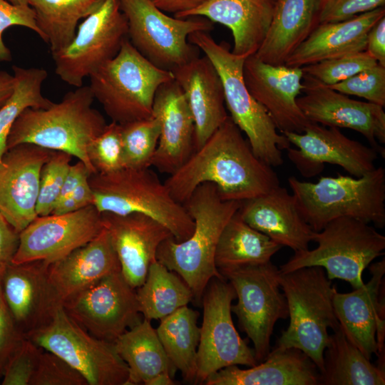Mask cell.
I'll use <instances>...</instances> for the list:
<instances>
[{
    "label": "cell",
    "mask_w": 385,
    "mask_h": 385,
    "mask_svg": "<svg viewBox=\"0 0 385 385\" xmlns=\"http://www.w3.org/2000/svg\"><path fill=\"white\" fill-rule=\"evenodd\" d=\"M282 247L243 220L238 210L220 236L215 263L218 271L265 264Z\"/></svg>",
    "instance_id": "cell-34"
},
{
    "label": "cell",
    "mask_w": 385,
    "mask_h": 385,
    "mask_svg": "<svg viewBox=\"0 0 385 385\" xmlns=\"http://www.w3.org/2000/svg\"><path fill=\"white\" fill-rule=\"evenodd\" d=\"M30 385H88L84 376L57 354L43 349Z\"/></svg>",
    "instance_id": "cell-44"
},
{
    "label": "cell",
    "mask_w": 385,
    "mask_h": 385,
    "mask_svg": "<svg viewBox=\"0 0 385 385\" xmlns=\"http://www.w3.org/2000/svg\"><path fill=\"white\" fill-rule=\"evenodd\" d=\"M103 227L102 213L93 205L69 213L37 216L19 232L12 263H54L93 240Z\"/></svg>",
    "instance_id": "cell-16"
},
{
    "label": "cell",
    "mask_w": 385,
    "mask_h": 385,
    "mask_svg": "<svg viewBox=\"0 0 385 385\" xmlns=\"http://www.w3.org/2000/svg\"><path fill=\"white\" fill-rule=\"evenodd\" d=\"M103 0H30L42 39L51 53L58 51L74 38L79 20L96 11Z\"/></svg>",
    "instance_id": "cell-36"
},
{
    "label": "cell",
    "mask_w": 385,
    "mask_h": 385,
    "mask_svg": "<svg viewBox=\"0 0 385 385\" xmlns=\"http://www.w3.org/2000/svg\"><path fill=\"white\" fill-rule=\"evenodd\" d=\"M385 0H321L319 24L342 21L379 7Z\"/></svg>",
    "instance_id": "cell-47"
},
{
    "label": "cell",
    "mask_w": 385,
    "mask_h": 385,
    "mask_svg": "<svg viewBox=\"0 0 385 385\" xmlns=\"http://www.w3.org/2000/svg\"><path fill=\"white\" fill-rule=\"evenodd\" d=\"M90 205H93V195L88 178L79 184L68 196L59 201L51 214L69 213Z\"/></svg>",
    "instance_id": "cell-50"
},
{
    "label": "cell",
    "mask_w": 385,
    "mask_h": 385,
    "mask_svg": "<svg viewBox=\"0 0 385 385\" xmlns=\"http://www.w3.org/2000/svg\"><path fill=\"white\" fill-rule=\"evenodd\" d=\"M236 294L222 278H213L202 296L203 316L197 351L195 384L232 365L257 364L253 349L237 332L232 318V302Z\"/></svg>",
    "instance_id": "cell-13"
},
{
    "label": "cell",
    "mask_w": 385,
    "mask_h": 385,
    "mask_svg": "<svg viewBox=\"0 0 385 385\" xmlns=\"http://www.w3.org/2000/svg\"><path fill=\"white\" fill-rule=\"evenodd\" d=\"M6 1L14 4L29 5L30 0H6Z\"/></svg>",
    "instance_id": "cell-56"
},
{
    "label": "cell",
    "mask_w": 385,
    "mask_h": 385,
    "mask_svg": "<svg viewBox=\"0 0 385 385\" xmlns=\"http://www.w3.org/2000/svg\"><path fill=\"white\" fill-rule=\"evenodd\" d=\"M329 87L345 95L361 97L368 102L384 107L385 66L378 63Z\"/></svg>",
    "instance_id": "cell-43"
},
{
    "label": "cell",
    "mask_w": 385,
    "mask_h": 385,
    "mask_svg": "<svg viewBox=\"0 0 385 385\" xmlns=\"http://www.w3.org/2000/svg\"><path fill=\"white\" fill-rule=\"evenodd\" d=\"M160 134L153 116L121 125L123 168H150Z\"/></svg>",
    "instance_id": "cell-39"
},
{
    "label": "cell",
    "mask_w": 385,
    "mask_h": 385,
    "mask_svg": "<svg viewBox=\"0 0 385 385\" xmlns=\"http://www.w3.org/2000/svg\"><path fill=\"white\" fill-rule=\"evenodd\" d=\"M50 265L41 260L11 263L0 281L5 302L25 337L48 324L62 305L50 279Z\"/></svg>",
    "instance_id": "cell-22"
},
{
    "label": "cell",
    "mask_w": 385,
    "mask_h": 385,
    "mask_svg": "<svg viewBox=\"0 0 385 385\" xmlns=\"http://www.w3.org/2000/svg\"><path fill=\"white\" fill-rule=\"evenodd\" d=\"M67 361L88 385H127L128 368L114 343L96 338L75 322L62 305L45 327L26 336Z\"/></svg>",
    "instance_id": "cell-12"
},
{
    "label": "cell",
    "mask_w": 385,
    "mask_h": 385,
    "mask_svg": "<svg viewBox=\"0 0 385 385\" xmlns=\"http://www.w3.org/2000/svg\"><path fill=\"white\" fill-rule=\"evenodd\" d=\"M72 157L67 153L53 151L43 165L36 206L37 216L51 214L58 202Z\"/></svg>",
    "instance_id": "cell-41"
},
{
    "label": "cell",
    "mask_w": 385,
    "mask_h": 385,
    "mask_svg": "<svg viewBox=\"0 0 385 385\" xmlns=\"http://www.w3.org/2000/svg\"><path fill=\"white\" fill-rule=\"evenodd\" d=\"M242 74L249 92L282 134L301 133L311 123L297 103L303 88L302 68L273 66L252 55L244 62Z\"/></svg>",
    "instance_id": "cell-21"
},
{
    "label": "cell",
    "mask_w": 385,
    "mask_h": 385,
    "mask_svg": "<svg viewBox=\"0 0 385 385\" xmlns=\"http://www.w3.org/2000/svg\"><path fill=\"white\" fill-rule=\"evenodd\" d=\"M87 155L96 173L123 168L121 125L112 121L88 145Z\"/></svg>",
    "instance_id": "cell-42"
},
{
    "label": "cell",
    "mask_w": 385,
    "mask_h": 385,
    "mask_svg": "<svg viewBox=\"0 0 385 385\" xmlns=\"http://www.w3.org/2000/svg\"><path fill=\"white\" fill-rule=\"evenodd\" d=\"M282 134L297 147L288 148L287 156L305 178L319 174L325 163L339 165L356 178L376 168L378 150L349 138L338 128L311 122L301 133Z\"/></svg>",
    "instance_id": "cell-17"
},
{
    "label": "cell",
    "mask_w": 385,
    "mask_h": 385,
    "mask_svg": "<svg viewBox=\"0 0 385 385\" xmlns=\"http://www.w3.org/2000/svg\"><path fill=\"white\" fill-rule=\"evenodd\" d=\"M304 93L297 103L312 123L328 127L346 128L361 133L372 148L380 153L379 145L385 143V112L384 107L354 100L303 75Z\"/></svg>",
    "instance_id": "cell-19"
},
{
    "label": "cell",
    "mask_w": 385,
    "mask_h": 385,
    "mask_svg": "<svg viewBox=\"0 0 385 385\" xmlns=\"http://www.w3.org/2000/svg\"><path fill=\"white\" fill-rule=\"evenodd\" d=\"M24 338L5 302L0 282V379L9 360Z\"/></svg>",
    "instance_id": "cell-48"
},
{
    "label": "cell",
    "mask_w": 385,
    "mask_h": 385,
    "mask_svg": "<svg viewBox=\"0 0 385 385\" xmlns=\"http://www.w3.org/2000/svg\"><path fill=\"white\" fill-rule=\"evenodd\" d=\"M128 21V38L155 66L172 71L199 56V48L188 41L190 34L211 31L205 17L173 18L151 0H119Z\"/></svg>",
    "instance_id": "cell-10"
},
{
    "label": "cell",
    "mask_w": 385,
    "mask_h": 385,
    "mask_svg": "<svg viewBox=\"0 0 385 385\" xmlns=\"http://www.w3.org/2000/svg\"><path fill=\"white\" fill-rule=\"evenodd\" d=\"M365 51L379 64L385 66V16L369 31Z\"/></svg>",
    "instance_id": "cell-51"
},
{
    "label": "cell",
    "mask_w": 385,
    "mask_h": 385,
    "mask_svg": "<svg viewBox=\"0 0 385 385\" xmlns=\"http://www.w3.org/2000/svg\"><path fill=\"white\" fill-rule=\"evenodd\" d=\"M118 272H120V262L105 227L93 240L49 267L50 279L61 304Z\"/></svg>",
    "instance_id": "cell-29"
},
{
    "label": "cell",
    "mask_w": 385,
    "mask_h": 385,
    "mask_svg": "<svg viewBox=\"0 0 385 385\" xmlns=\"http://www.w3.org/2000/svg\"><path fill=\"white\" fill-rule=\"evenodd\" d=\"M188 39L202 50L215 67L222 83L230 117L245 133L255 155L271 167L281 165V151L291 144L284 135L277 132L267 111L249 92L242 74L247 57L234 54L227 43L216 42L206 31L194 32Z\"/></svg>",
    "instance_id": "cell-7"
},
{
    "label": "cell",
    "mask_w": 385,
    "mask_h": 385,
    "mask_svg": "<svg viewBox=\"0 0 385 385\" xmlns=\"http://www.w3.org/2000/svg\"><path fill=\"white\" fill-rule=\"evenodd\" d=\"M279 284L287 302L289 324L277 346L296 348L306 354L319 373L329 334L339 327L333 297L336 287L322 267H304L280 272Z\"/></svg>",
    "instance_id": "cell-5"
},
{
    "label": "cell",
    "mask_w": 385,
    "mask_h": 385,
    "mask_svg": "<svg viewBox=\"0 0 385 385\" xmlns=\"http://www.w3.org/2000/svg\"><path fill=\"white\" fill-rule=\"evenodd\" d=\"M14 87L0 107V160L7 150V139L15 121L27 108H46L52 101L43 96L42 86L48 76L41 68L12 67Z\"/></svg>",
    "instance_id": "cell-38"
},
{
    "label": "cell",
    "mask_w": 385,
    "mask_h": 385,
    "mask_svg": "<svg viewBox=\"0 0 385 385\" xmlns=\"http://www.w3.org/2000/svg\"><path fill=\"white\" fill-rule=\"evenodd\" d=\"M219 272L235 289L237 302L232 304V312L252 342L256 360L260 363L270 351L276 322L289 317L287 299L279 284V269L270 261Z\"/></svg>",
    "instance_id": "cell-11"
},
{
    "label": "cell",
    "mask_w": 385,
    "mask_h": 385,
    "mask_svg": "<svg viewBox=\"0 0 385 385\" xmlns=\"http://www.w3.org/2000/svg\"><path fill=\"white\" fill-rule=\"evenodd\" d=\"M378 63L366 51L351 53L302 68L304 75L329 86L374 66Z\"/></svg>",
    "instance_id": "cell-40"
},
{
    "label": "cell",
    "mask_w": 385,
    "mask_h": 385,
    "mask_svg": "<svg viewBox=\"0 0 385 385\" xmlns=\"http://www.w3.org/2000/svg\"><path fill=\"white\" fill-rule=\"evenodd\" d=\"M102 218L118 255L121 274L132 287L138 288L150 265L157 260L159 245L173 237L172 233L159 222L140 213L102 212Z\"/></svg>",
    "instance_id": "cell-23"
},
{
    "label": "cell",
    "mask_w": 385,
    "mask_h": 385,
    "mask_svg": "<svg viewBox=\"0 0 385 385\" xmlns=\"http://www.w3.org/2000/svg\"><path fill=\"white\" fill-rule=\"evenodd\" d=\"M277 0H207L175 18L202 16L230 29L234 40L232 52L248 57L255 54L265 38Z\"/></svg>",
    "instance_id": "cell-27"
},
{
    "label": "cell",
    "mask_w": 385,
    "mask_h": 385,
    "mask_svg": "<svg viewBox=\"0 0 385 385\" xmlns=\"http://www.w3.org/2000/svg\"><path fill=\"white\" fill-rule=\"evenodd\" d=\"M288 183L301 216L315 232L342 217L372 223L379 228L385 225V169L382 166L358 178L338 174L310 183L292 176Z\"/></svg>",
    "instance_id": "cell-4"
},
{
    "label": "cell",
    "mask_w": 385,
    "mask_h": 385,
    "mask_svg": "<svg viewBox=\"0 0 385 385\" xmlns=\"http://www.w3.org/2000/svg\"><path fill=\"white\" fill-rule=\"evenodd\" d=\"M43 349L24 338L9 360L3 376L2 385H30Z\"/></svg>",
    "instance_id": "cell-45"
},
{
    "label": "cell",
    "mask_w": 385,
    "mask_h": 385,
    "mask_svg": "<svg viewBox=\"0 0 385 385\" xmlns=\"http://www.w3.org/2000/svg\"><path fill=\"white\" fill-rule=\"evenodd\" d=\"M53 150L24 143L0 160V215L18 232L36 217L41 171Z\"/></svg>",
    "instance_id": "cell-20"
},
{
    "label": "cell",
    "mask_w": 385,
    "mask_h": 385,
    "mask_svg": "<svg viewBox=\"0 0 385 385\" xmlns=\"http://www.w3.org/2000/svg\"><path fill=\"white\" fill-rule=\"evenodd\" d=\"M91 174V171L81 160H78L75 164H71L57 203L68 196L79 184L88 179Z\"/></svg>",
    "instance_id": "cell-52"
},
{
    "label": "cell",
    "mask_w": 385,
    "mask_h": 385,
    "mask_svg": "<svg viewBox=\"0 0 385 385\" xmlns=\"http://www.w3.org/2000/svg\"><path fill=\"white\" fill-rule=\"evenodd\" d=\"M140 312L149 321L160 320L193 299L186 282L158 260L148 269L144 282L136 289Z\"/></svg>",
    "instance_id": "cell-37"
},
{
    "label": "cell",
    "mask_w": 385,
    "mask_h": 385,
    "mask_svg": "<svg viewBox=\"0 0 385 385\" xmlns=\"http://www.w3.org/2000/svg\"><path fill=\"white\" fill-rule=\"evenodd\" d=\"M321 0H277L265 40L254 54L260 61L283 66L319 24Z\"/></svg>",
    "instance_id": "cell-31"
},
{
    "label": "cell",
    "mask_w": 385,
    "mask_h": 385,
    "mask_svg": "<svg viewBox=\"0 0 385 385\" xmlns=\"http://www.w3.org/2000/svg\"><path fill=\"white\" fill-rule=\"evenodd\" d=\"M152 2L164 12L175 14L192 10L207 0H151Z\"/></svg>",
    "instance_id": "cell-53"
},
{
    "label": "cell",
    "mask_w": 385,
    "mask_h": 385,
    "mask_svg": "<svg viewBox=\"0 0 385 385\" xmlns=\"http://www.w3.org/2000/svg\"><path fill=\"white\" fill-rule=\"evenodd\" d=\"M193 116L195 150L202 146L229 116L221 78L206 56L197 57L172 71Z\"/></svg>",
    "instance_id": "cell-26"
},
{
    "label": "cell",
    "mask_w": 385,
    "mask_h": 385,
    "mask_svg": "<svg viewBox=\"0 0 385 385\" xmlns=\"http://www.w3.org/2000/svg\"><path fill=\"white\" fill-rule=\"evenodd\" d=\"M88 182L93 205L101 213L149 216L166 227L177 242L187 240L193 231L194 221L185 206L173 199L165 183L150 168L95 173Z\"/></svg>",
    "instance_id": "cell-6"
},
{
    "label": "cell",
    "mask_w": 385,
    "mask_h": 385,
    "mask_svg": "<svg viewBox=\"0 0 385 385\" xmlns=\"http://www.w3.org/2000/svg\"><path fill=\"white\" fill-rule=\"evenodd\" d=\"M62 307L90 334L111 342L142 320L136 289L121 272L111 274L68 297Z\"/></svg>",
    "instance_id": "cell-15"
},
{
    "label": "cell",
    "mask_w": 385,
    "mask_h": 385,
    "mask_svg": "<svg viewBox=\"0 0 385 385\" xmlns=\"http://www.w3.org/2000/svg\"><path fill=\"white\" fill-rule=\"evenodd\" d=\"M152 116L160 126L158 143L150 167L173 174L195 150V122L185 95L173 79L156 91Z\"/></svg>",
    "instance_id": "cell-24"
},
{
    "label": "cell",
    "mask_w": 385,
    "mask_h": 385,
    "mask_svg": "<svg viewBox=\"0 0 385 385\" xmlns=\"http://www.w3.org/2000/svg\"><path fill=\"white\" fill-rule=\"evenodd\" d=\"M128 38V21L119 0H103L78 26L73 40L52 53L56 74L76 88L113 58Z\"/></svg>",
    "instance_id": "cell-14"
},
{
    "label": "cell",
    "mask_w": 385,
    "mask_h": 385,
    "mask_svg": "<svg viewBox=\"0 0 385 385\" xmlns=\"http://www.w3.org/2000/svg\"><path fill=\"white\" fill-rule=\"evenodd\" d=\"M173 376L167 371L161 372L151 379L147 385H174Z\"/></svg>",
    "instance_id": "cell-55"
},
{
    "label": "cell",
    "mask_w": 385,
    "mask_h": 385,
    "mask_svg": "<svg viewBox=\"0 0 385 385\" xmlns=\"http://www.w3.org/2000/svg\"><path fill=\"white\" fill-rule=\"evenodd\" d=\"M183 205L194 221L191 235L182 242L173 237L163 241L156 259L186 282L193 299L200 303L210 281L224 278L215 266V250L222 230L239 210L240 202L222 200L213 183H204Z\"/></svg>",
    "instance_id": "cell-2"
},
{
    "label": "cell",
    "mask_w": 385,
    "mask_h": 385,
    "mask_svg": "<svg viewBox=\"0 0 385 385\" xmlns=\"http://www.w3.org/2000/svg\"><path fill=\"white\" fill-rule=\"evenodd\" d=\"M113 343L128 368L127 385H147L151 379L165 371L174 376L177 369L168 359L150 321L143 318Z\"/></svg>",
    "instance_id": "cell-32"
},
{
    "label": "cell",
    "mask_w": 385,
    "mask_h": 385,
    "mask_svg": "<svg viewBox=\"0 0 385 385\" xmlns=\"http://www.w3.org/2000/svg\"><path fill=\"white\" fill-rule=\"evenodd\" d=\"M14 87V77L5 71H0V107L11 96Z\"/></svg>",
    "instance_id": "cell-54"
},
{
    "label": "cell",
    "mask_w": 385,
    "mask_h": 385,
    "mask_svg": "<svg viewBox=\"0 0 385 385\" xmlns=\"http://www.w3.org/2000/svg\"><path fill=\"white\" fill-rule=\"evenodd\" d=\"M238 212L250 226L282 247L305 250L313 242L315 231L301 216L292 194L280 185L240 202Z\"/></svg>",
    "instance_id": "cell-25"
},
{
    "label": "cell",
    "mask_w": 385,
    "mask_h": 385,
    "mask_svg": "<svg viewBox=\"0 0 385 385\" xmlns=\"http://www.w3.org/2000/svg\"><path fill=\"white\" fill-rule=\"evenodd\" d=\"M313 250L294 252L279 267L286 273L304 267L319 266L327 277L349 282L354 289L363 285L364 270L378 257L383 255L385 236L373 226L351 217H339L315 232Z\"/></svg>",
    "instance_id": "cell-9"
},
{
    "label": "cell",
    "mask_w": 385,
    "mask_h": 385,
    "mask_svg": "<svg viewBox=\"0 0 385 385\" xmlns=\"http://www.w3.org/2000/svg\"><path fill=\"white\" fill-rule=\"evenodd\" d=\"M14 26L28 28L42 38L36 22L34 11L30 5L14 4L6 0H0V62H9L12 59L11 53L3 41V34Z\"/></svg>",
    "instance_id": "cell-46"
},
{
    "label": "cell",
    "mask_w": 385,
    "mask_h": 385,
    "mask_svg": "<svg viewBox=\"0 0 385 385\" xmlns=\"http://www.w3.org/2000/svg\"><path fill=\"white\" fill-rule=\"evenodd\" d=\"M319 371L312 360L296 348L276 346L264 361L242 369L237 365L210 376L206 385H319Z\"/></svg>",
    "instance_id": "cell-28"
},
{
    "label": "cell",
    "mask_w": 385,
    "mask_h": 385,
    "mask_svg": "<svg viewBox=\"0 0 385 385\" xmlns=\"http://www.w3.org/2000/svg\"><path fill=\"white\" fill-rule=\"evenodd\" d=\"M89 77L94 99L120 125L150 118L157 90L174 79L172 71L153 65L128 38L118 53Z\"/></svg>",
    "instance_id": "cell-8"
},
{
    "label": "cell",
    "mask_w": 385,
    "mask_h": 385,
    "mask_svg": "<svg viewBox=\"0 0 385 385\" xmlns=\"http://www.w3.org/2000/svg\"><path fill=\"white\" fill-rule=\"evenodd\" d=\"M89 86L66 93L46 108H27L18 117L7 139V150L30 143L67 153L96 173L87 155L88 144L106 125L103 115L92 108Z\"/></svg>",
    "instance_id": "cell-3"
},
{
    "label": "cell",
    "mask_w": 385,
    "mask_h": 385,
    "mask_svg": "<svg viewBox=\"0 0 385 385\" xmlns=\"http://www.w3.org/2000/svg\"><path fill=\"white\" fill-rule=\"evenodd\" d=\"M164 183L173 199L183 205L204 183H213L222 200L238 202L279 185L277 173L255 155L230 115Z\"/></svg>",
    "instance_id": "cell-1"
},
{
    "label": "cell",
    "mask_w": 385,
    "mask_h": 385,
    "mask_svg": "<svg viewBox=\"0 0 385 385\" xmlns=\"http://www.w3.org/2000/svg\"><path fill=\"white\" fill-rule=\"evenodd\" d=\"M384 16L385 9L379 7L348 20L319 24L287 58L284 65L301 68L365 51L369 31Z\"/></svg>",
    "instance_id": "cell-30"
},
{
    "label": "cell",
    "mask_w": 385,
    "mask_h": 385,
    "mask_svg": "<svg viewBox=\"0 0 385 385\" xmlns=\"http://www.w3.org/2000/svg\"><path fill=\"white\" fill-rule=\"evenodd\" d=\"M199 315L198 312L186 305L160 319L155 329L168 359L189 382H195L196 375Z\"/></svg>",
    "instance_id": "cell-35"
},
{
    "label": "cell",
    "mask_w": 385,
    "mask_h": 385,
    "mask_svg": "<svg viewBox=\"0 0 385 385\" xmlns=\"http://www.w3.org/2000/svg\"><path fill=\"white\" fill-rule=\"evenodd\" d=\"M369 280L351 292L333 297L339 327L346 338L369 360L373 354L382 358L385 338V303L382 287L385 274L384 258L371 264Z\"/></svg>",
    "instance_id": "cell-18"
},
{
    "label": "cell",
    "mask_w": 385,
    "mask_h": 385,
    "mask_svg": "<svg viewBox=\"0 0 385 385\" xmlns=\"http://www.w3.org/2000/svg\"><path fill=\"white\" fill-rule=\"evenodd\" d=\"M19 242V232L0 215V281L12 263Z\"/></svg>",
    "instance_id": "cell-49"
},
{
    "label": "cell",
    "mask_w": 385,
    "mask_h": 385,
    "mask_svg": "<svg viewBox=\"0 0 385 385\" xmlns=\"http://www.w3.org/2000/svg\"><path fill=\"white\" fill-rule=\"evenodd\" d=\"M319 385H384L385 370L371 363L340 327L329 335Z\"/></svg>",
    "instance_id": "cell-33"
}]
</instances>
